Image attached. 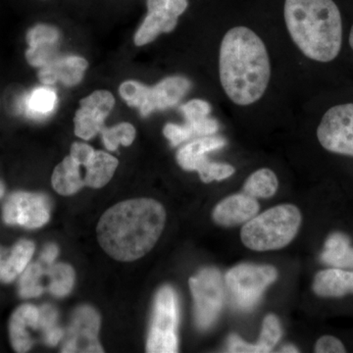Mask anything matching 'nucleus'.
<instances>
[{"mask_svg": "<svg viewBox=\"0 0 353 353\" xmlns=\"http://www.w3.org/2000/svg\"><path fill=\"white\" fill-rule=\"evenodd\" d=\"M34 250L36 246L32 241L27 240L18 241L13 246L12 250L7 252L0 281L6 284L13 282L27 268L34 255Z\"/></svg>", "mask_w": 353, "mask_h": 353, "instance_id": "obj_22", "label": "nucleus"}, {"mask_svg": "<svg viewBox=\"0 0 353 353\" xmlns=\"http://www.w3.org/2000/svg\"><path fill=\"white\" fill-rule=\"evenodd\" d=\"M4 192H6V188H4L3 183L0 182V199L3 196Z\"/></svg>", "mask_w": 353, "mask_h": 353, "instance_id": "obj_42", "label": "nucleus"}, {"mask_svg": "<svg viewBox=\"0 0 353 353\" xmlns=\"http://www.w3.org/2000/svg\"><path fill=\"white\" fill-rule=\"evenodd\" d=\"M277 176L270 169L262 168L248 176L243 185V192L253 199H269L277 192Z\"/></svg>", "mask_w": 353, "mask_h": 353, "instance_id": "obj_26", "label": "nucleus"}, {"mask_svg": "<svg viewBox=\"0 0 353 353\" xmlns=\"http://www.w3.org/2000/svg\"><path fill=\"white\" fill-rule=\"evenodd\" d=\"M180 319L178 296L170 285H164L155 297L152 326L146 343V352H178V326Z\"/></svg>", "mask_w": 353, "mask_h": 353, "instance_id": "obj_6", "label": "nucleus"}, {"mask_svg": "<svg viewBox=\"0 0 353 353\" xmlns=\"http://www.w3.org/2000/svg\"><path fill=\"white\" fill-rule=\"evenodd\" d=\"M299 352V350H297V348L296 347H294V345H285V347H283L282 350H281V352L296 353Z\"/></svg>", "mask_w": 353, "mask_h": 353, "instance_id": "obj_40", "label": "nucleus"}, {"mask_svg": "<svg viewBox=\"0 0 353 353\" xmlns=\"http://www.w3.org/2000/svg\"><path fill=\"white\" fill-rule=\"evenodd\" d=\"M192 87L185 77L173 76L164 79L155 87L150 88L148 101L141 109L143 116H148L155 110H165L176 105Z\"/></svg>", "mask_w": 353, "mask_h": 353, "instance_id": "obj_15", "label": "nucleus"}, {"mask_svg": "<svg viewBox=\"0 0 353 353\" xmlns=\"http://www.w3.org/2000/svg\"><path fill=\"white\" fill-rule=\"evenodd\" d=\"M87 60L75 55L55 57L46 66L39 68V81L46 85L57 82L64 83L67 87L78 85L83 80V74L87 70Z\"/></svg>", "mask_w": 353, "mask_h": 353, "instance_id": "obj_16", "label": "nucleus"}, {"mask_svg": "<svg viewBox=\"0 0 353 353\" xmlns=\"http://www.w3.org/2000/svg\"><path fill=\"white\" fill-rule=\"evenodd\" d=\"M301 224L299 209L283 204L246 222L241 229V241L246 248L256 252L281 250L296 238Z\"/></svg>", "mask_w": 353, "mask_h": 353, "instance_id": "obj_4", "label": "nucleus"}, {"mask_svg": "<svg viewBox=\"0 0 353 353\" xmlns=\"http://www.w3.org/2000/svg\"><path fill=\"white\" fill-rule=\"evenodd\" d=\"M317 138L328 152L353 157V103L330 108L318 126Z\"/></svg>", "mask_w": 353, "mask_h": 353, "instance_id": "obj_9", "label": "nucleus"}, {"mask_svg": "<svg viewBox=\"0 0 353 353\" xmlns=\"http://www.w3.org/2000/svg\"><path fill=\"white\" fill-rule=\"evenodd\" d=\"M313 290L317 296L340 297L353 294V272L328 269L315 276Z\"/></svg>", "mask_w": 353, "mask_h": 353, "instance_id": "obj_20", "label": "nucleus"}, {"mask_svg": "<svg viewBox=\"0 0 353 353\" xmlns=\"http://www.w3.org/2000/svg\"><path fill=\"white\" fill-rule=\"evenodd\" d=\"M277 278V270L270 265L240 264L227 272L225 281L234 307L250 311Z\"/></svg>", "mask_w": 353, "mask_h": 353, "instance_id": "obj_5", "label": "nucleus"}, {"mask_svg": "<svg viewBox=\"0 0 353 353\" xmlns=\"http://www.w3.org/2000/svg\"><path fill=\"white\" fill-rule=\"evenodd\" d=\"M315 352L317 353H343L345 347L338 339L332 336H324L318 340L315 345Z\"/></svg>", "mask_w": 353, "mask_h": 353, "instance_id": "obj_35", "label": "nucleus"}, {"mask_svg": "<svg viewBox=\"0 0 353 353\" xmlns=\"http://www.w3.org/2000/svg\"><path fill=\"white\" fill-rule=\"evenodd\" d=\"M46 275V270L39 263L28 265L27 268L21 274L19 282V294L22 299L38 297L43 292L41 278Z\"/></svg>", "mask_w": 353, "mask_h": 353, "instance_id": "obj_28", "label": "nucleus"}, {"mask_svg": "<svg viewBox=\"0 0 353 353\" xmlns=\"http://www.w3.org/2000/svg\"><path fill=\"white\" fill-rule=\"evenodd\" d=\"M104 145L110 152H115L119 145L129 146L136 138V129L130 123H121L117 126L101 130Z\"/></svg>", "mask_w": 353, "mask_h": 353, "instance_id": "obj_29", "label": "nucleus"}, {"mask_svg": "<svg viewBox=\"0 0 353 353\" xmlns=\"http://www.w3.org/2000/svg\"><path fill=\"white\" fill-rule=\"evenodd\" d=\"M46 275L50 278L48 290L54 296H66L75 284V272L68 264L57 263L48 266Z\"/></svg>", "mask_w": 353, "mask_h": 353, "instance_id": "obj_27", "label": "nucleus"}, {"mask_svg": "<svg viewBox=\"0 0 353 353\" xmlns=\"http://www.w3.org/2000/svg\"><path fill=\"white\" fill-rule=\"evenodd\" d=\"M226 145V139L223 137L214 134L201 137L181 148L176 153V161L183 170L199 172L203 183L223 181L234 175V167L230 164L209 161L206 154L221 150Z\"/></svg>", "mask_w": 353, "mask_h": 353, "instance_id": "obj_8", "label": "nucleus"}, {"mask_svg": "<svg viewBox=\"0 0 353 353\" xmlns=\"http://www.w3.org/2000/svg\"><path fill=\"white\" fill-rule=\"evenodd\" d=\"M39 318V308L32 304H23L14 311L9 322V334L16 352H27L31 350L34 341L28 329H38Z\"/></svg>", "mask_w": 353, "mask_h": 353, "instance_id": "obj_18", "label": "nucleus"}, {"mask_svg": "<svg viewBox=\"0 0 353 353\" xmlns=\"http://www.w3.org/2000/svg\"><path fill=\"white\" fill-rule=\"evenodd\" d=\"M57 101V92L52 88L39 87L25 97L24 109L30 117L44 119L55 110Z\"/></svg>", "mask_w": 353, "mask_h": 353, "instance_id": "obj_25", "label": "nucleus"}, {"mask_svg": "<svg viewBox=\"0 0 353 353\" xmlns=\"http://www.w3.org/2000/svg\"><path fill=\"white\" fill-rule=\"evenodd\" d=\"M259 211V204L256 199L243 192L221 201L213 211L212 217L218 225L232 227L248 222L257 215Z\"/></svg>", "mask_w": 353, "mask_h": 353, "instance_id": "obj_17", "label": "nucleus"}, {"mask_svg": "<svg viewBox=\"0 0 353 353\" xmlns=\"http://www.w3.org/2000/svg\"><path fill=\"white\" fill-rule=\"evenodd\" d=\"M190 288L194 301V318L197 328L208 330L219 317L225 303V285L220 272L204 268L190 279Z\"/></svg>", "mask_w": 353, "mask_h": 353, "instance_id": "obj_7", "label": "nucleus"}, {"mask_svg": "<svg viewBox=\"0 0 353 353\" xmlns=\"http://www.w3.org/2000/svg\"><path fill=\"white\" fill-rule=\"evenodd\" d=\"M321 261L334 268L353 269V248L350 246V239L341 233L331 234L325 243Z\"/></svg>", "mask_w": 353, "mask_h": 353, "instance_id": "obj_24", "label": "nucleus"}, {"mask_svg": "<svg viewBox=\"0 0 353 353\" xmlns=\"http://www.w3.org/2000/svg\"><path fill=\"white\" fill-rule=\"evenodd\" d=\"M58 313L57 309L51 305L41 306L39 308V318L38 329L43 331V334L48 333L51 330L57 327Z\"/></svg>", "mask_w": 353, "mask_h": 353, "instance_id": "obj_33", "label": "nucleus"}, {"mask_svg": "<svg viewBox=\"0 0 353 353\" xmlns=\"http://www.w3.org/2000/svg\"><path fill=\"white\" fill-rule=\"evenodd\" d=\"M350 48H352V50L353 51V25L352 27V30H350Z\"/></svg>", "mask_w": 353, "mask_h": 353, "instance_id": "obj_41", "label": "nucleus"}, {"mask_svg": "<svg viewBox=\"0 0 353 353\" xmlns=\"http://www.w3.org/2000/svg\"><path fill=\"white\" fill-rule=\"evenodd\" d=\"M148 90L150 88L136 81H127L123 83L119 88L121 97L132 108L139 109L145 108L148 101Z\"/></svg>", "mask_w": 353, "mask_h": 353, "instance_id": "obj_31", "label": "nucleus"}, {"mask_svg": "<svg viewBox=\"0 0 353 353\" xmlns=\"http://www.w3.org/2000/svg\"><path fill=\"white\" fill-rule=\"evenodd\" d=\"M163 134L165 138L170 141L172 146L180 145L183 141L192 138V132L185 125L180 126V125L173 124V123H168L164 127Z\"/></svg>", "mask_w": 353, "mask_h": 353, "instance_id": "obj_32", "label": "nucleus"}, {"mask_svg": "<svg viewBox=\"0 0 353 353\" xmlns=\"http://www.w3.org/2000/svg\"><path fill=\"white\" fill-rule=\"evenodd\" d=\"M185 119V126L192 132V137L213 136L219 130V123L209 117L211 105L202 99H192L180 108Z\"/></svg>", "mask_w": 353, "mask_h": 353, "instance_id": "obj_19", "label": "nucleus"}, {"mask_svg": "<svg viewBox=\"0 0 353 353\" xmlns=\"http://www.w3.org/2000/svg\"><path fill=\"white\" fill-rule=\"evenodd\" d=\"M60 34L55 27L37 25L27 34L29 48L26 51V59L32 67L41 68L58 57Z\"/></svg>", "mask_w": 353, "mask_h": 353, "instance_id": "obj_14", "label": "nucleus"}, {"mask_svg": "<svg viewBox=\"0 0 353 353\" xmlns=\"http://www.w3.org/2000/svg\"><path fill=\"white\" fill-rule=\"evenodd\" d=\"M166 222L161 203L150 199H129L109 208L97 228L99 245L109 256L131 262L157 245Z\"/></svg>", "mask_w": 353, "mask_h": 353, "instance_id": "obj_1", "label": "nucleus"}, {"mask_svg": "<svg viewBox=\"0 0 353 353\" xmlns=\"http://www.w3.org/2000/svg\"><path fill=\"white\" fill-rule=\"evenodd\" d=\"M52 187L62 196H71L85 187V180L80 175V164L71 157L65 158L53 171Z\"/></svg>", "mask_w": 353, "mask_h": 353, "instance_id": "obj_21", "label": "nucleus"}, {"mask_svg": "<svg viewBox=\"0 0 353 353\" xmlns=\"http://www.w3.org/2000/svg\"><path fill=\"white\" fill-rule=\"evenodd\" d=\"M115 99L108 90H97L81 101L76 112L75 134L79 138L90 139L103 129L104 120L111 112Z\"/></svg>", "mask_w": 353, "mask_h": 353, "instance_id": "obj_13", "label": "nucleus"}, {"mask_svg": "<svg viewBox=\"0 0 353 353\" xmlns=\"http://www.w3.org/2000/svg\"><path fill=\"white\" fill-rule=\"evenodd\" d=\"M58 253H59V250H58L57 245H54V243H50V245L44 248L43 252H41V261L44 264L48 265V266H50V265L54 263L55 259H57Z\"/></svg>", "mask_w": 353, "mask_h": 353, "instance_id": "obj_37", "label": "nucleus"}, {"mask_svg": "<svg viewBox=\"0 0 353 353\" xmlns=\"http://www.w3.org/2000/svg\"><path fill=\"white\" fill-rule=\"evenodd\" d=\"M101 317L95 309L83 305L74 312L62 352H103L99 343Z\"/></svg>", "mask_w": 353, "mask_h": 353, "instance_id": "obj_12", "label": "nucleus"}, {"mask_svg": "<svg viewBox=\"0 0 353 353\" xmlns=\"http://www.w3.org/2000/svg\"><path fill=\"white\" fill-rule=\"evenodd\" d=\"M6 250H4L3 248H0V278H1L2 271H3L4 263H6Z\"/></svg>", "mask_w": 353, "mask_h": 353, "instance_id": "obj_39", "label": "nucleus"}, {"mask_svg": "<svg viewBox=\"0 0 353 353\" xmlns=\"http://www.w3.org/2000/svg\"><path fill=\"white\" fill-rule=\"evenodd\" d=\"M227 352L234 353H259V350L256 345L246 343V341L241 340L240 336H236V334H231L229 339H228Z\"/></svg>", "mask_w": 353, "mask_h": 353, "instance_id": "obj_36", "label": "nucleus"}, {"mask_svg": "<svg viewBox=\"0 0 353 353\" xmlns=\"http://www.w3.org/2000/svg\"><path fill=\"white\" fill-rule=\"evenodd\" d=\"M281 336H282V328H281L280 320L278 319L277 316L267 315L262 324L259 343H256L259 353L272 352L278 341L281 340Z\"/></svg>", "mask_w": 353, "mask_h": 353, "instance_id": "obj_30", "label": "nucleus"}, {"mask_svg": "<svg viewBox=\"0 0 353 353\" xmlns=\"http://www.w3.org/2000/svg\"><path fill=\"white\" fill-rule=\"evenodd\" d=\"M285 22L292 41L309 59L328 63L343 44V21L333 0H285Z\"/></svg>", "mask_w": 353, "mask_h": 353, "instance_id": "obj_3", "label": "nucleus"}, {"mask_svg": "<svg viewBox=\"0 0 353 353\" xmlns=\"http://www.w3.org/2000/svg\"><path fill=\"white\" fill-rule=\"evenodd\" d=\"M63 330L60 329L57 326V328L51 330L48 333L43 334V340L46 341V345H50V347H55L63 339Z\"/></svg>", "mask_w": 353, "mask_h": 353, "instance_id": "obj_38", "label": "nucleus"}, {"mask_svg": "<svg viewBox=\"0 0 353 353\" xmlns=\"http://www.w3.org/2000/svg\"><path fill=\"white\" fill-rule=\"evenodd\" d=\"M50 204L43 194L18 192L8 197L2 208V219L7 225L38 229L50 221Z\"/></svg>", "mask_w": 353, "mask_h": 353, "instance_id": "obj_10", "label": "nucleus"}, {"mask_svg": "<svg viewBox=\"0 0 353 353\" xmlns=\"http://www.w3.org/2000/svg\"><path fill=\"white\" fill-rule=\"evenodd\" d=\"M94 152L95 150L92 146L83 143H75L72 145L70 157L73 158L77 163L83 165L85 167L88 162L92 160Z\"/></svg>", "mask_w": 353, "mask_h": 353, "instance_id": "obj_34", "label": "nucleus"}, {"mask_svg": "<svg viewBox=\"0 0 353 353\" xmlns=\"http://www.w3.org/2000/svg\"><path fill=\"white\" fill-rule=\"evenodd\" d=\"M118 167V160L104 152H95L88 162L85 183L88 187L99 189L104 187L112 179Z\"/></svg>", "mask_w": 353, "mask_h": 353, "instance_id": "obj_23", "label": "nucleus"}, {"mask_svg": "<svg viewBox=\"0 0 353 353\" xmlns=\"http://www.w3.org/2000/svg\"><path fill=\"white\" fill-rule=\"evenodd\" d=\"M219 77L223 90L236 105L259 101L271 77L270 58L261 39L239 26L225 34L220 46Z\"/></svg>", "mask_w": 353, "mask_h": 353, "instance_id": "obj_2", "label": "nucleus"}, {"mask_svg": "<svg viewBox=\"0 0 353 353\" xmlns=\"http://www.w3.org/2000/svg\"><path fill=\"white\" fill-rule=\"evenodd\" d=\"M187 7V0H148V13L134 34V44L145 46L160 34L173 31Z\"/></svg>", "mask_w": 353, "mask_h": 353, "instance_id": "obj_11", "label": "nucleus"}]
</instances>
